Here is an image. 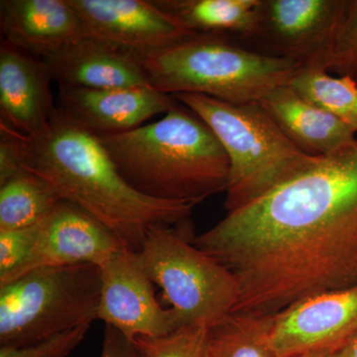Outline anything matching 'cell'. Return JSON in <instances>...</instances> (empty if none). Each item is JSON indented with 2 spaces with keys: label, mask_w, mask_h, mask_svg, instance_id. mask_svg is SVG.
<instances>
[{
  "label": "cell",
  "mask_w": 357,
  "mask_h": 357,
  "mask_svg": "<svg viewBox=\"0 0 357 357\" xmlns=\"http://www.w3.org/2000/svg\"><path fill=\"white\" fill-rule=\"evenodd\" d=\"M194 243L236 277L232 312L278 314L357 285V137L227 213Z\"/></svg>",
  "instance_id": "obj_1"
},
{
  "label": "cell",
  "mask_w": 357,
  "mask_h": 357,
  "mask_svg": "<svg viewBox=\"0 0 357 357\" xmlns=\"http://www.w3.org/2000/svg\"><path fill=\"white\" fill-rule=\"evenodd\" d=\"M14 136L23 169L46 181L62 201L105 225L126 248L139 252L155 225L191 220L196 206L136 191L122 177L100 138L58 107L41 132L29 138Z\"/></svg>",
  "instance_id": "obj_2"
},
{
  "label": "cell",
  "mask_w": 357,
  "mask_h": 357,
  "mask_svg": "<svg viewBox=\"0 0 357 357\" xmlns=\"http://www.w3.org/2000/svg\"><path fill=\"white\" fill-rule=\"evenodd\" d=\"M100 139L122 177L150 198L197 206L227 191L225 149L198 115L180 102L158 121Z\"/></svg>",
  "instance_id": "obj_3"
},
{
  "label": "cell",
  "mask_w": 357,
  "mask_h": 357,
  "mask_svg": "<svg viewBox=\"0 0 357 357\" xmlns=\"http://www.w3.org/2000/svg\"><path fill=\"white\" fill-rule=\"evenodd\" d=\"M141 58L156 91L171 96L198 93L234 105L260 102L274 89L289 84L301 69L222 35H191Z\"/></svg>",
  "instance_id": "obj_4"
},
{
  "label": "cell",
  "mask_w": 357,
  "mask_h": 357,
  "mask_svg": "<svg viewBox=\"0 0 357 357\" xmlns=\"http://www.w3.org/2000/svg\"><path fill=\"white\" fill-rule=\"evenodd\" d=\"M173 96L213 130L227 155V213L261 198L317 157L296 146L259 102L234 105L198 93Z\"/></svg>",
  "instance_id": "obj_5"
},
{
  "label": "cell",
  "mask_w": 357,
  "mask_h": 357,
  "mask_svg": "<svg viewBox=\"0 0 357 357\" xmlns=\"http://www.w3.org/2000/svg\"><path fill=\"white\" fill-rule=\"evenodd\" d=\"M100 267L32 270L0 285V347H24L98 319Z\"/></svg>",
  "instance_id": "obj_6"
},
{
  "label": "cell",
  "mask_w": 357,
  "mask_h": 357,
  "mask_svg": "<svg viewBox=\"0 0 357 357\" xmlns=\"http://www.w3.org/2000/svg\"><path fill=\"white\" fill-rule=\"evenodd\" d=\"M195 237L191 220L155 225L139 252L181 325L210 328L234 311L239 286L229 269L194 243Z\"/></svg>",
  "instance_id": "obj_7"
},
{
  "label": "cell",
  "mask_w": 357,
  "mask_h": 357,
  "mask_svg": "<svg viewBox=\"0 0 357 357\" xmlns=\"http://www.w3.org/2000/svg\"><path fill=\"white\" fill-rule=\"evenodd\" d=\"M349 0H261L252 33L239 40L259 55L323 68Z\"/></svg>",
  "instance_id": "obj_8"
},
{
  "label": "cell",
  "mask_w": 357,
  "mask_h": 357,
  "mask_svg": "<svg viewBox=\"0 0 357 357\" xmlns=\"http://www.w3.org/2000/svg\"><path fill=\"white\" fill-rule=\"evenodd\" d=\"M102 291L98 319L129 340L159 337L182 328L170 307L155 297L150 279L138 251L122 248L100 266Z\"/></svg>",
  "instance_id": "obj_9"
},
{
  "label": "cell",
  "mask_w": 357,
  "mask_h": 357,
  "mask_svg": "<svg viewBox=\"0 0 357 357\" xmlns=\"http://www.w3.org/2000/svg\"><path fill=\"white\" fill-rule=\"evenodd\" d=\"M357 333V285L312 296L277 314L272 349L293 357L335 347Z\"/></svg>",
  "instance_id": "obj_10"
},
{
  "label": "cell",
  "mask_w": 357,
  "mask_h": 357,
  "mask_svg": "<svg viewBox=\"0 0 357 357\" xmlns=\"http://www.w3.org/2000/svg\"><path fill=\"white\" fill-rule=\"evenodd\" d=\"M83 23L86 37L102 40L140 56L191 36L152 0H69Z\"/></svg>",
  "instance_id": "obj_11"
},
{
  "label": "cell",
  "mask_w": 357,
  "mask_h": 357,
  "mask_svg": "<svg viewBox=\"0 0 357 357\" xmlns=\"http://www.w3.org/2000/svg\"><path fill=\"white\" fill-rule=\"evenodd\" d=\"M152 86L89 89L59 86L57 107L96 137L119 135L144 126L178 105Z\"/></svg>",
  "instance_id": "obj_12"
},
{
  "label": "cell",
  "mask_w": 357,
  "mask_h": 357,
  "mask_svg": "<svg viewBox=\"0 0 357 357\" xmlns=\"http://www.w3.org/2000/svg\"><path fill=\"white\" fill-rule=\"evenodd\" d=\"M122 248H126L105 225L75 204L61 201L39 223L34 249L17 278L39 268L100 267Z\"/></svg>",
  "instance_id": "obj_13"
},
{
  "label": "cell",
  "mask_w": 357,
  "mask_h": 357,
  "mask_svg": "<svg viewBox=\"0 0 357 357\" xmlns=\"http://www.w3.org/2000/svg\"><path fill=\"white\" fill-rule=\"evenodd\" d=\"M52 82L41 59L1 39L0 128L25 138L41 132L57 110Z\"/></svg>",
  "instance_id": "obj_14"
},
{
  "label": "cell",
  "mask_w": 357,
  "mask_h": 357,
  "mask_svg": "<svg viewBox=\"0 0 357 357\" xmlns=\"http://www.w3.org/2000/svg\"><path fill=\"white\" fill-rule=\"evenodd\" d=\"M59 86L89 89L151 86L139 54L83 37L40 58Z\"/></svg>",
  "instance_id": "obj_15"
},
{
  "label": "cell",
  "mask_w": 357,
  "mask_h": 357,
  "mask_svg": "<svg viewBox=\"0 0 357 357\" xmlns=\"http://www.w3.org/2000/svg\"><path fill=\"white\" fill-rule=\"evenodd\" d=\"M1 39L36 57L86 37L69 0H1Z\"/></svg>",
  "instance_id": "obj_16"
},
{
  "label": "cell",
  "mask_w": 357,
  "mask_h": 357,
  "mask_svg": "<svg viewBox=\"0 0 357 357\" xmlns=\"http://www.w3.org/2000/svg\"><path fill=\"white\" fill-rule=\"evenodd\" d=\"M259 103L289 139L311 156L333 153L356 139V133L347 124L289 84L274 89Z\"/></svg>",
  "instance_id": "obj_17"
},
{
  "label": "cell",
  "mask_w": 357,
  "mask_h": 357,
  "mask_svg": "<svg viewBox=\"0 0 357 357\" xmlns=\"http://www.w3.org/2000/svg\"><path fill=\"white\" fill-rule=\"evenodd\" d=\"M192 35H222L243 40L252 33L261 0H152Z\"/></svg>",
  "instance_id": "obj_18"
},
{
  "label": "cell",
  "mask_w": 357,
  "mask_h": 357,
  "mask_svg": "<svg viewBox=\"0 0 357 357\" xmlns=\"http://www.w3.org/2000/svg\"><path fill=\"white\" fill-rule=\"evenodd\" d=\"M277 314L230 312L208 328L210 357H277L271 347Z\"/></svg>",
  "instance_id": "obj_19"
},
{
  "label": "cell",
  "mask_w": 357,
  "mask_h": 357,
  "mask_svg": "<svg viewBox=\"0 0 357 357\" xmlns=\"http://www.w3.org/2000/svg\"><path fill=\"white\" fill-rule=\"evenodd\" d=\"M62 201L46 181L27 171L0 185V231L27 229Z\"/></svg>",
  "instance_id": "obj_20"
},
{
  "label": "cell",
  "mask_w": 357,
  "mask_h": 357,
  "mask_svg": "<svg viewBox=\"0 0 357 357\" xmlns=\"http://www.w3.org/2000/svg\"><path fill=\"white\" fill-rule=\"evenodd\" d=\"M289 86L357 133V82L352 77H333L323 68H302Z\"/></svg>",
  "instance_id": "obj_21"
},
{
  "label": "cell",
  "mask_w": 357,
  "mask_h": 357,
  "mask_svg": "<svg viewBox=\"0 0 357 357\" xmlns=\"http://www.w3.org/2000/svg\"><path fill=\"white\" fill-rule=\"evenodd\" d=\"M208 335L204 326H182L163 337H141L134 342L142 357H210Z\"/></svg>",
  "instance_id": "obj_22"
},
{
  "label": "cell",
  "mask_w": 357,
  "mask_h": 357,
  "mask_svg": "<svg viewBox=\"0 0 357 357\" xmlns=\"http://www.w3.org/2000/svg\"><path fill=\"white\" fill-rule=\"evenodd\" d=\"M39 223L27 229L0 231V285L15 280L33 252Z\"/></svg>",
  "instance_id": "obj_23"
},
{
  "label": "cell",
  "mask_w": 357,
  "mask_h": 357,
  "mask_svg": "<svg viewBox=\"0 0 357 357\" xmlns=\"http://www.w3.org/2000/svg\"><path fill=\"white\" fill-rule=\"evenodd\" d=\"M326 70L340 76L357 75V0H349Z\"/></svg>",
  "instance_id": "obj_24"
},
{
  "label": "cell",
  "mask_w": 357,
  "mask_h": 357,
  "mask_svg": "<svg viewBox=\"0 0 357 357\" xmlns=\"http://www.w3.org/2000/svg\"><path fill=\"white\" fill-rule=\"evenodd\" d=\"M91 326L89 323L84 324L24 347H0V357H68L83 342Z\"/></svg>",
  "instance_id": "obj_25"
},
{
  "label": "cell",
  "mask_w": 357,
  "mask_h": 357,
  "mask_svg": "<svg viewBox=\"0 0 357 357\" xmlns=\"http://www.w3.org/2000/svg\"><path fill=\"white\" fill-rule=\"evenodd\" d=\"M24 171L15 136L0 128V185Z\"/></svg>",
  "instance_id": "obj_26"
},
{
  "label": "cell",
  "mask_w": 357,
  "mask_h": 357,
  "mask_svg": "<svg viewBox=\"0 0 357 357\" xmlns=\"http://www.w3.org/2000/svg\"><path fill=\"white\" fill-rule=\"evenodd\" d=\"M100 357H142L134 340H129L119 331L105 326Z\"/></svg>",
  "instance_id": "obj_27"
},
{
  "label": "cell",
  "mask_w": 357,
  "mask_h": 357,
  "mask_svg": "<svg viewBox=\"0 0 357 357\" xmlns=\"http://www.w3.org/2000/svg\"><path fill=\"white\" fill-rule=\"evenodd\" d=\"M333 357H357V333L337 349Z\"/></svg>",
  "instance_id": "obj_28"
},
{
  "label": "cell",
  "mask_w": 357,
  "mask_h": 357,
  "mask_svg": "<svg viewBox=\"0 0 357 357\" xmlns=\"http://www.w3.org/2000/svg\"><path fill=\"white\" fill-rule=\"evenodd\" d=\"M338 349L335 347H328V349H318V351L306 352V354H300L293 357H333Z\"/></svg>",
  "instance_id": "obj_29"
}]
</instances>
